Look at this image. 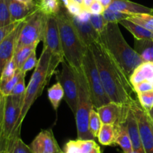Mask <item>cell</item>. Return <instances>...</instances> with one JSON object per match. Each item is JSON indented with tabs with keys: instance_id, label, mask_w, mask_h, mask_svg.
Wrapping results in <instances>:
<instances>
[{
	"instance_id": "obj_53",
	"label": "cell",
	"mask_w": 153,
	"mask_h": 153,
	"mask_svg": "<svg viewBox=\"0 0 153 153\" xmlns=\"http://www.w3.org/2000/svg\"><path fill=\"white\" fill-rule=\"evenodd\" d=\"M56 153H63V151H62V150H61V151L58 152H56Z\"/></svg>"
},
{
	"instance_id": "obj_10",
	"label": "cell",
	"mask_w": 153,
	"mask_h": 153,
	"mask_svg": "<svg viewBox=\"0 0 153 153\" xmlns=\"http://www.w3.org/2000/svg\"><path fill=\"white\" fill-rule=\"evenodd\" d=\"M131 106L138 122L140 138L145 153H153V129L150 119L139 102L135 100Z\"/></svg>"
},
{
	"instance_id": "obj_34",
	"label": "cell",
	"mask_w": 153,
	"mask_h": 153,
	"mask_svg": "<svg viewBox=\"0 0 153 153\" xmlns=\"http://www.w3.org/2000/svg\"><path fill=\"white\" fill-rule=\"evenodd\" d=\"M66 9L71 16H78L85 8L80 3L77 2L75 0H70L67 6L66 7Z\"/></svg>"
},
{
	"instance_id": "obj_29",
	"label": "cell",
	"mask_w": 153,
	"mask_h": 153,
	"mask_svg": "<svg viewBox=\"0 0 153 153\" xmlns=\"http://www.w3.org/2000/svg\"><path fill=\"white\" fill-rule=\"evenodd\" d=\"M138 102L146 112H148L153 106V90L137 93Z\"/></svg>"
},
{
	"instance_id": "obj_1",
	"label": "cell",
	"mask_w": 153,
	"mask_h": 153,
	"mask_svg": "<svg viewBox=\"0 0 153 153\" xmlns=\"http://www.w3.org/2000/svg\"><path fill=\"white\" fill-rule=\"evenodd\" d=\"M104 89L111 101L131 106L135 100L130 80L100 40L90 46Z\"/></svg>"
},
{
	"instance_id": "obj_24",
	"label": "cell",
	"mask_w": 153,
	"mask_h": 153,
	"mask_svg": "<svg viewBox=\"0 0 153 153\" xmlns=\"http://www.w3.org/2000/svg\"><path fill=\"white\" fill-rule=\"evenodd\" d=\"M98 140L103 146H111L115 144L116 128L113 124H102L98 134Z\"/></svg>"
},
{
	"instance_id": "obj_32",
	"label": "cell",
	"mask_w": 153,
	"mask_h": 153,
	"mask_svg": "<svg viewBox=\"0 0 153 153\" xmlns=\"http://www.w3.org/2000/svg\"><path fill=\"white\" fill-rule=\"evenodd\" d=\"M17 68L16 67L14 61L12 58L4 67V70H3L2 73H1V78H0V86L7 82L9 80L11 79L14 74H16Z\"/></svg>"
},
{
	"instance_id": "obj_3",
	"label": "cell",
	"mask_w": 153,
	"mask_h": 153,
	"mask_svg": "<svg viewBox=\"0 0 153 153\" xmlns=\"http://www.w3.org/2000/svg\"><path fill=\"white\" fill-rule=\"evenodd\" d=\"M118 24L108 22L100 34V41L129 78L134 69L143 61L134 48H131L125 40Z\"/></svg>"
},
{
	"instance_id": "obj_57",
	"label": "cell",
	"mask_w": 153,
	"mask_h": 153,
	"mask_svg": "<svg viewBox=\"0 0 153 153\" xmlns=\"http://www.w3.org/2000/svg\"><path fill=\"white\" fill-rule=\"evenodd\" d=\"M152 9H153V8H152Z\"/></svg>"
},
{
	"instance_id": "obj_22",
	"label": "cell",
	"mask_w": 153,
	"mask_h": 153,
	"mask_svg": "<svg viewBox=\"0 0 153 153\" xmlns=\"http://www.w3.org/2000/svg\"><path fill=\"white\" fill-rule=\"evenodd\" d=\"M134 49L141 57L143 62H153V40L135 39Z\"/></svg>"
},
{
	"instance_id": "obj_17",
	"label": "cell",
	"mask_w": 153,
	"mask_h": 153,
	"mask_svg": "<svg viewBox=\"0 0 153 153\" xmlns=\"http://www.w3.org/2000/svg\"><path fill=\"white\" fill-rule=\"evenodd\" d=\"M71 18L79 37L88 47L100 40V34L93 27L91 22H81L76 16H71Z\"/></svg>"
},
{
	"instance_id": "obj_42",
	"label": "cell",
	"mask_w": 153,
	"mask_h": 153,
	"mask_svg": "<svg viewBox=\"0 0 153 153\" xmlns=\"http://www.w3.org/2000/svg\"><path fill=\"white\" fill-rule=\"evenodd\" d=\"M134 92L136 93L144 92L153 90V83L147 80H145L140 83L137 84L134 86Z\"/></svg>"
},
{
	"instance_id": "obj_2",
	"label": "cell",
	"mask_w": 153,
	"mask_h": 153,
	"mask_svg": "<svg viewBox=\"0 0 153 153\" xmlns=\"http://www.w3.org/2000/svg\"><path fill=\"white\" fill-rule=\"evenodd\" d=\"M62 62H64L62 59L52 55L47 48L43 46L41 55L38 59V63L31 75L28 86L26 87L22 111L14 132L20 131L22 123L28 110L35 100L41 95L43 89L49 84L51 77L55 73V69Z\"/></svg>"
},
{
	"instance_id": "obj_56",
	"label": "cell",
	"mask_w": 153,
	"mask_h": 153,
	"mask_svg": "<svg viewBox=\"0 0 153 153\" xmlns=\"http://www.w3.org/2000/svg\"><path fill=\"white\" fill-rule=\"evenodd\" d=\"M97 1H100V0H97Z\"/></svg>"
},
{
	"instance_id": "obj_38",
	"label": "cell",
	"mask_w": 153,
	"mask_h": 153,
	"mask_svg": "<svg viewBox=\"0 0 153 153\" xmlns=\"http://www.w3.org/2000/svg\"><path fill=\"white\" fill-rule=\"evenodd\" d=\"M25 74H24L21 76L19 80L18 81V82L12 90L10 95H23L25 94V90H26L25 84Z\"/></svg>"
},
{
	"instance_id": "obj_4",
	"label": "cell",
	"mask_w": 153,
	"mask_h": 153,
	"mask_svg": "<svg viewBox=\"0 0 153 153\" xmlns=\"http://www.w3.org/2000/svg\"><path fill=\"white\" fill-rule=\"evenodd\" d=\"M55 16L58 21L64 60L74 70H81L82 69L83 58L88 47L79 37L72 20L71 15L67 10L64 11L61 8Z\"/></svg>"
},
{
	"instance_id": "obj_33",
	"label": "cell",
	"mask_w": 153,
	"mask_h": 153,
	"mask_svg": "<svg viewBox=\"0 0 153 153\" xmlns=\"http://www.w3.org/2000/svg\"><path fill=\"white\" fill-rule=\"evenodd\" d=\"M90 22L99 34H100L105 29L108 24L102 14H91Z\"/></svg>"
},
{
	"instance_id": "obj_47",
	"label": "cell",
	"mask_w": 153,
	"mask_h": 153,
	"mask_svg": "<svg viewBox=\"0 0 153 153\" xmlns=\"http://www.w3.org/2000/svg\"><path fill=\"white\" fill-rule=\"evenodd\" d=\"M112 0H100V2L102 3L103 6H104L105 8H108L109 7V5L111 4V3Z\"/></svg>"
},
{
	"instance_id": "obj_28",
	"label": "cell",
	"mask_w": 153,
	"mask_h": 153,
	"mask_svg": "<svg viewBox=\"0 0 153 153\" xmlns=\"http://www.w3.org/2000/svg\"><path fill=\"white\" fill-rule=\"evenodd\" d=\"M24 74H24L23 72L21 70H19V69H17L14 76H13L11 79L9 80L7 82H5V83L3 84L2 86H0V91L2 92V94H4V95H10L13 88H14V86H16V84L17 83L18 81L19 80L21 76Z\"/></svg>"
},
{
	"instance_id": "obj_7",
	"label": "cell",
	"mask_w": 153,
	"mask_h": 153,
	"mask_svg": "<svg viewBox=\"0 0 153 153\" xmlns=\"http://www.w3.org/2000/svg\"><path fill=\"white\" fill-rule=\"evenodd\" d=\"M47 17V15L37 8L25 19L18 38L15 52L24 46L43 40Z\"/></svg>"
},
{
	"instance_id": "obj_45",
	"label": "cell",
	"mask_w": 153,
	"mask_h": 153,
	"mask_svg": "<svg viewBox=\"0 0 153 153\" xmlns=\"http://www.w3.org/2000/svg\"><path fill=\"white\" fill-rule=\"evenodd\" d=\"M140 18H141L143 21L149 24V26L153 27V14H137Z\"/></svg>"
},
{
	"instance_id": "obj_9",
	"label": "cell",
	"mask_w": 153,
	"mask_h": 153,
	"mask_svg": "<svg viewBox=\"0 0 153 153\" xmlns=\"http://www.w3.org/2000/svg\"><path fill=\"white\" fill-rule=\"evenodd\" d=\"M23 95H7L5 97L4 116L1 124V136L9 139L13 134L20 116L23 104Z\"/></svg>"
},
{
	"instance_id": "obj_21",
	"label": "cell",
	"mask_w": 153,
	"mask_h": 153,
	"mask_svg": "<svg viewBox=\"0 0 153 153\" xmlns=\"http://www.w3.org/2000/svg\"><path fill=\"white\" fill-rule=\"evenodd\" d=\"M119 23L125 27L128 32H130L134 35L135 39H138V40L145 39V40H153V30H149L143 28L140 26L137 25L134 22L127 19L123 20Z\"/></svg>"
},
{
	"instance_id": "obj_31",
	"label": "cell",
	"mask_w": 153,
	"mask_h": 153,
	"mask_svg": "<svg viewBox=\"0 0 153 153\" xmlns=\"http://www.w3.org/2000/svg\"><path fill=\"white\" fill-rule=\"evenodd\" d=\"M103 17L106 20V22H117L119 23L123 20H126L129 16V15L126 14L121 13L119 11H115L112 10L109 8H106L102 14Z\"/></svg>"
},
{
	"instance_id": "obj_37",
	"label": "cell",
	"mask_w": 153,
	"mask_h": 153,
	"mask_svg": "<svg viewBox=\"0 0 153 153\" xmlns=\"http://www.w3.org/2000/svg\"><path fill=\"white\" fill-rule=\"evenodd\" d=\"M25 20V19H24ZM22 21V20H21ZM21 21H17V22H11L9 25L5 26L0 27V43L4 40V38L7 37L19 24Z\"/></svg>"
},
{
	"instance_id": "obj_11",
	"label": "cell",
	"mask_w": 153,
	"mask_h": 153,
	"mask_svg": "<svg viewBox=\"0 0 153 153\" xmlns=\"http://www.w3.org/2000/svg\"><path fill=\"white\" fill-rule=\"evenodd\" d=\"M43 46L47 48L52 55L64 61L58 21L55 15L48 16L43 33Z\"/></svg>"
},
{
	"instance_id": "obj_14",
	"label": "cell",
	"mask_w": 153,
	"mask_h": 153,
	"mask_svg": "<svg viewBox=\"0 0 153 153\" xmlns=\"http://www.w3.org/2000/svg\"><path fill=\"white\" fill-rule=\"evenodd\" d=\"M29 147L33 153H56L61 150L51 130H41Z\"/></svg>"
},
{
	"instance_id": "obj_26",
	"label": "cell",
	"mask_w": 153,
	"mask_h": 153,
	"mask_svg": "<svg viewBox=\"0 0 153 153\" xmlns=\"http://www.w3.org/2000/svg\"><path fill=\"white\" fill-rule=\"evenodd\" d=\"M38 44L39 42H36V43L24 46V47L21 48L20 50L15 52L13 59L14 61L15 64H16V68L21 70L22 65L25 63V62L26 61L27 58L30 56V55L32 53L33 51L36 50V48H37Z\"/></svg>"
},
{
	"instance_id": "obj_52",
	"label": "cell",
	"mask_w": 153,
	"mask_h": 153,
	"mask_svg": "<svg viewBox=\"0 0 153 153\" xmlns=\"http://www.w3.org/2000/svg\"><path fill=\"white\" fill-rule=\"evenodd\" d=\"M75 1L77 2H79V3H80L81 4H82V5H83V2H82V0H75Z\"/></svg>"
},
{
	"instance_id": "obj_41",
	"label": "cell",
	"mask_w": 153,
	"mask_h": 153,
	"mask_svg": "<svg viewBox=\"0 0 153 153\" xmlns=\"http://www.w3.org/2000/svg\"><path fill=\"white\" fill-rule=\"evenodd\" d=\"M63 153H81L77 140L68 141L64 146Z\"/></svg>"
},
{
	"instance_id": "obj_40",
	"label": "cell",
	"mask_w": 153,
	"mask_h": 153,
	"mask_svg": "<svg viewBox=\"0 0 153 153\" xmlns=\"http://www.w3.org/2000/svg\"><path fill=\"white\" fill-rule=\"evenodd\" d=\"M88 10L91 14H102L105 8L100 1L94 0Z\"/></svg>"
},
{
	"instance_id": "obj_30",
	"label": "cell",
	"mask_w": 153,
	"mask_h": 153,
	"mask_svg": "<svg viewBox=\"0 0 153 153\" xmlns=\"http://www.w3.org/2000/svg\"><path fill=\"white\" fill-rule=\"evenodd\" d=\"M8 0H0V27L11 23Z\"/></svg>"
},
{
	"instance_id": "obj_8",
	"label": "cell",
	"mask_w": 153,
	"mask_h": 153,
	"mask_svg": "<svg viewBox=\"0 0 153 153\" xmlns=\"http://www.w3.org/2000/svg\"><path fill=\"white\" fill-rule=\"evenodd\" d=\"M58 79L64 89L66 102L75 115L79 100V84L76 71L65 60L61 62V70L58 74Z\"/></svg>"
},
{
	"instance_id": "obj_13",
	"label": "cell",
	"mask_w": 153,
	"mask_h": 153,
	"mask_svg": "<svg viewBox=\"0 0 153 153\" xmlns=\"http://www.w3.org/2000/svg\"><path fill=\"white\" fill-rule=\"evenodd\" d=\"M25 19L21 21L18 26L0 43V78L6 64L14 56L18 38L25 22Z\"/></svg>"
},
{
	"instance_id": "obj_46",
	"label": "cell",
	"mask_w": 153,
	"mask_h": 153,
	"mask_svg": "<svg viewBox=\"0 0 153 153\" xmlns=\"http://www.w3.org/2000/svg\"><path fill=\"white\" fill-rule=\"evenodd\" d=\"M94 1V0H82L84 8H85V9H88V8L91 6V4H92Z\"/></svg>"
},
{
	"instance_id": "obj_35",
	"label": "cell",
	"mask_w": 153,
	"mask_h": 153,
	"mask_svg": "<svg viewBox=\"0 0 153 153\" xmlns=\"http://www.w3.org/2000/svg\"><path fill=\"white\" fill-rule=\"evenodd\" d=\"M37 63H38V60L37 59V56H36V50H34L25 62L22 68H21V70L24 74H26V72H28V70H31V69L35 68Z\"/></svg>"
},
{
	"instance_id": "obj_6",
	"label": "cell",
	"mask_w": 153,
	"mask_h": 153,
	"mask_svg": "<svg viewBox=\"0 0 153 153\" xmlns=\"http://www.w3.org/2000/svg\"><path fill=\"white\" fill-rule=\"evenodd\" d=\"M82 70L85 74L94 108L97 109L111 102L102 83L95 58L90 47L88 48L83 58Z\"/></svg>"
},
{
	"instance_id": "obj_16",
	"label": "cell",
	"mask_w": 153,
	"mask_h": 153,
	"mask_svg": "<svg viewBox=\"0 0 153 153\" xmlns=\"http://www.w3.org/2000/svg\"><path fill=\"white\" fill-rule=\"evenodd\" d=\"M108 8L128 15L153 14V9L128 0H112Z\"/></svg>"
},
{
	"instance_id": "obj_55",
	"label": "cell",
	"mask_w": 153,
	"mask_h": 153,
	"mask_svg": "<svg viewBox=\"0 0 153 153\" xmlns=\"http://www.w3.org/2000/svg\"><path fill=\"white\" fill-rule=\"evenodd\" d=\"M132 153H135V152H133Z\"/></svg>"
},
{
	"instance_id": "obj_15",
	"label": "cell",
	"mask_w": 153,
	"mask_h": 153,
	"mask_svg": "<svg viewBox=\"0 0 153 153\" xmlns=\"http://www.w3.org/2000/svg\"><path fill=\"white\" fill-rule=\"evenodd\" d=\"M125 124L126 126L127 130H128V135L130 136V139H131L133 150H134V152L145 153L143 145H142L141 138H140L138 122H137L134 110L131 106H129V109L127 112Z\"/></svg>"
},
{
	"instance_id": "obj_39",
	"label": "cell",
	"mask_w": 153,
	"mask_h": 153,
	"mask_svg": "<svg viewBox=\"0 0 153 153\" xmlns=\"http://www.w3.org/2000/svg\"><path fill=\"white\" fill-rule=\"evenodd\" d=\"M13 153H33L32 151L30 148L29 146H27L20 136L17 137L16 142H15V147Z\"/></svg>"
},
{
	"instance_id": "obj_27",
	"label": "cell",
	"mask_w": 153,
	"mask_h": 153,
	"mask_svg": "<svg viewBox=\"0 0 153 153\" xmlns=\"http://www.w3.org/2000/svg\"><path fill=\"white\" fill-rule=\"evenodd\" d=\"M102 125V122L100 115L97 112V110L94 108L90 114L88 127H89L90 132L94 136V138H97L98 136Z\"/></svg>"
},
{
	"instance_id": "obj_18",
	"label": "cell",
	"mask_w": 153,
	"mask_h": 153,
	"mask_svg": "<svg viewBox=\"0 0 153 153\" xmlns=\"http://www.w3.org/2000/svg\"><path fill=\"white\" fill-rule=\"evenodd\" d=\"M8 6L12 22L25 19L37 8L35 2L25 4L16 0H8Z\"/></svg>"
},
{
	"instance_id": "obj_48",
	"label": "cell",
	"mask_w": 153,
	"mask_h": 153,
	"mask_svg": "<svg viewBox=\"0 0 153 153\" xmlns=\"http://www.w3.org/2000/svg\"><path fill=\"white\" fill-rule=\"evenodd\" d=\"M88 153H102V152L101 148L100 147V146L97 145L95 148H93V149Z\"/></svg>"
},
{
	"instance_id": "obj_44",
	"label": "cell",
	"mask_w": 153,
	"mask_h": 153,
	"mask_svg": "<svg viewBox=\"0 0 153 153\" xmlns=\"http://www.w3.org/2000/svg\"><path fill=\"white\" fill-rule=\"evenodd\" d=\"M5 95L2 94L0 91V126H1L3 122V116H4V104H5Z\"/></svg>"
},
{
	"instance_id": "obj_58",
	"label": "cell",
	"mask_w": 153,
	"mask_h": 153,
	"mask_svg": "<svg viewBox=\"0 0 153 153\" xmlns=\"http://www.w3.org/2000/svg\"><path fill=\"white\" fill-rule=\"evenodd\" d=\"M35 1H36V0H35Z\"/></svg>"
},
{
	"instance_id": "obj_23",
	"label": "cell",
	"mask_w": 153,
	"mask_h": 153,
	"mask_svg": "<svg viewBox=\"0 0 153 153\" xmlns=\"http://www.w3.org/2000/svg\"><path fill=\"white\" fill-rule=\"evenodd\" d=\"M37 9L47 16H55L58 14L62 8L61 0H36Z\"/></svg>"
},
{
	"instance_id": "obj_36",
	"label": "cell",
	"mask_w": 153,
	"mask_h": 153,
	"mask_svg": "<svg viewBox=\"0 0 153 153\" xmlns=\"http://www.w3.org/2000/svg\"><path fill=\"white\" fill-rule=\"evenodd\" d=\"M78 144H79V148H80L81 153H88L91 151L94 148H95L98 144L95 142L94 140H78Z\"/></svg>"
},
{
	"instance_id": "obj_20",
	"label": "cell",
	"mask_w": 153,
	"mask_h": 153,
	"mask_svg": "<svg viewBox=\"0 0 153 153\" xmlns=\"http://www.w3.org/2000/svg\"><path fill=\"white\" fill-rule=\"evenodd\" d=\"M125 119L122 122L115 126L116 128V140L115 144H117L122 148L123 153H132L134 152L131 139L128 135L126 126L125 124Z\"/></svg>"
},
{
	"instance_id": "obj_25",
	"label": "cell",
	"mask_w": 153,
	"mask_h": 153,
	"mask_svg": "<svg viewBox=\"0 0 153 153\" xmlns=\"http://www.w3.org/2000/svg\"><path fill=\"white\" fill-rule=\"evenodd\" d=\"M48 98L55 111L58 110L59 105L64 97V92L63 87L59 82H57L50 87L47 91Z\"/></svg>"
},
{
	"instance_id": "obj_19",
	"label": "cell",
	"mask_w": 153,
	"mask_h": 153,
	"mask_svg": "<svg viewBox=\"0 0 153 153\" xmlns=\"http://www.w3.org/2000/svg\"><path fill=\"white\" fill-rule=\"evenodd\" d=\"M133 87L137 84L147 80L153 83V62H143L134 69L129 77Z\"/></svg>"
},
{
	"instance_id": "obj_43",
	"label": "cell",
	"mask_w": 153,
	"mask_h": 153,
	"mask_svg": "<svg viewBox=\"0 0 153 153\" xmlns=\"http://www.w3.org/2000/svg\"><path fill=\"white\" fill-rule=\"evenodd\" d=\"M20 134V131H16L10 136L7 141V153H13L15 147V142H16V139L19 137Z\"/></svg>"
},
{
	"instance_id": "obj_49",
	"label": "cell",
	"mask_w": 153,
	"mask_h": 153,
	"mask_svg": "<svg viewBox=\"0 0 153 153\" xmlns=\"http://www.w3.org/2000/svg\"><path fill=\"white\" fill-rule=\"evenodd\" d=\"M146 113H147V115H148V116H149V119H150L151 122L153 124V106H152V107L151 108L149 111H148V112H146Z\"/></svg>"
},
{
	"instance_id": "obj_5",
	"label": "cell",
	"mask_w": 153,
	"mask_h": 153,
	"mask_svg": "<svg viewBox=\"0 0 153 153\" xmlns=\"http://www.w3.org/2000/svg\"><path fill=\"white\" fill-rule=\"evenodd\" d=\"M75 71L79 84V100L77 110L75 114L78 140H95L94 136L90 132L88 127L90 114L94 108L91 100V93L83 70H75Z\"/></svg>"
},
{
	"instance_id": "obj_50",
	"label": "cell",
	"mask_w": 153,
	"mask_h": 153,
	"mask_svg": "<svg viewBox=\"0 0 153 153\" xmlns=\"http://www.w3.org/2000/svg\"><path fill=\"white\" fill-rule=\"evenodd\" d=\"M16 1L20 2L25 3V4H30V3L34 2V0H16Z\"/></svg>"
},
{
	"instance_id": "obj_51",
	"label": "cell",
	"mask_w": 153,
	"mask_h": 153,
	"mask_svg": "<svg viewBox=\"0 0 153 153\" xmlns=\"http://www.w3.org/2000/svg\"><path fill=\"white\" fill-rule=\"evenodd\" d=\"M1 144V126H0V148Z\"/></svg>"
},
{
	"instance_id": "obj_54",
	"label": "cell",
	"mask_w": 153,
	"mask_h": 153,
	"mask_svg": "<svg viewBox=\"0 0 153 153\" xmlns=\"http://www.w3.org/2000/svg\"><path fill=\"white\" fill-rule=\"evenodd\" d=\"M151 122V121H150ZM151 123H152V122H151ZM152 129H153V124H152Z\"/></svg>"
},
{
	"instance_id": "obj_12",
	"label": "cell",
	"mask_w": 153,
	"mask_h": 153,
	"mask_svg": "<svg viewBox=\"0 0 153 153\" xmlns=\"http://www.w3.org/2000/svg\"><path fill=\"white\" fill-rule=\"evenodd\" d=\"M129 106L111 101L96 110L102 124L117 125L125 119Z\"/></svg>"
}]
</instances>
